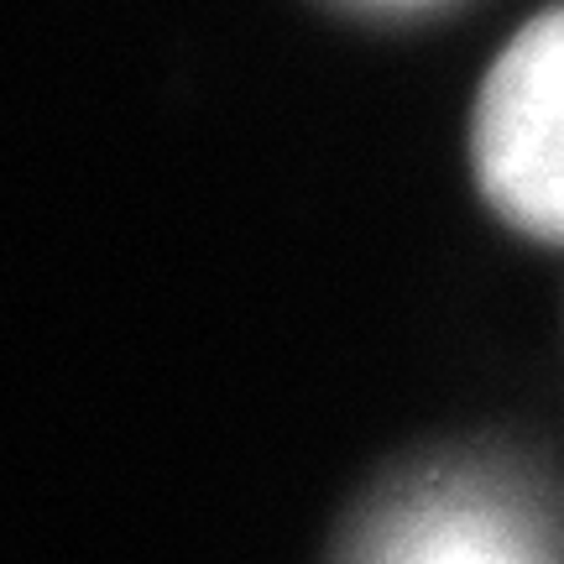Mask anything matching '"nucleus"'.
<instances>
[{
	"instance_id": "obj_1",
	"label": "nucleus",
	"mask_w": 564,
	"mask_h": 564,
	"mask_svg": "<svg viewBox=\"0 0 564 564\" xmlns=\"http://www.w3.org/2000/svg\"><path fill=\"white\" fill-rule=\"evenodd\" d=\"M470 158L502 220L564 241V11L533 17L491 63Z\"/></svg>"
},
{
	"instance_id": "obj_2",
	"label": "nucleus",
	"mask_w": 564,
	"mask_h": 564,
	"mask_svg": "<svg viewBox=\"0 0 564 564\" xmlns=\"http://www.w3.org/2000/svg\"><path fill=\"white\" fill-rule=\"evenodd\" d=\"M350 564H549V554L502 491L449 481L387 507Z\"/></svg>"
}]
</instances>
